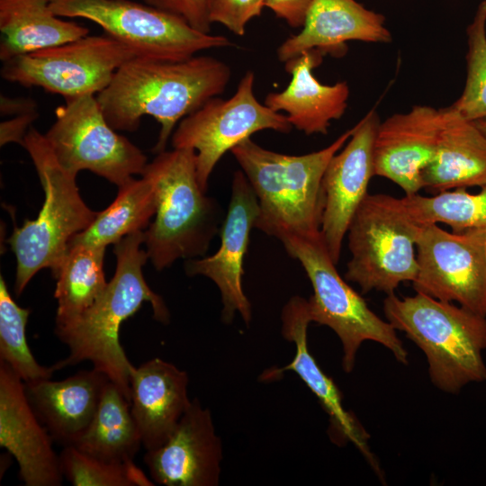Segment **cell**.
<instances>
[{
    "label": "cell",
    "instance_id": "cell-1",
    "mask_svg": "<svg viewBox=\"0 0 486 486\" xmlns=\"http://www.w3.org/2000/svg\"><path fill=\"white\" fill-rule=\"evenodd\" d=\"M230 76L225 62L209 56L179 61L135 57L117 70L96 99L115 130H137L145 115L156 119L160 131L153 150L160 153L177 124L220 95Z\"/></svg>",
    "mask_w": 486,
    "mask_h": 486
},
{
    "label": "cell",
    "instance_id": "cell-2",
    "mask_svg": "<svg viewBox=\"0 0 486 486\" xmlns=\"http://www.w3.org/2000/svg\"><path fill=\"white\" fill-rule=\"evenodd\" d=\"M145 230L132 232L114 244L116 269L95 302L76 320L55 327L69 355L52 365L55 370L89 361L116 383L130 403V373L134 367L121 343L122 323L143 302H150L156 320L167 324L170 314L161 296L148 285L142 267L148 259L141 248Z\"/></svg>",
    "mask_w": 486,
    "mask_h": 486
},
{
    "label": "cell",
    "instance_id": "cell-3",
    "mask_svg": "<svg viewBox=\"0 0 486 486\" xmlns=\"http://www.w3.org/2000/svg\"><path fill=\"white\" fill-rule=\"evenodd\" d=\"M353 131L354 127L328 147L299 156L266 149L251 138L233 148L230 152L258 200L255 228L277 239L287 234L320 236L323 175Z\"/></svg>",
    "mask_w": 486,
    "mask_h": 486
},
{
    "label": "cell",
    "instance_id": "cell-4",
    "mask_svg": "<svg viewBox=\"0 0 486 486\" xmlns=\"http://www.w3.org/2000/svg\"><path fill=\"white\" fill-rule=\"evenodd\" d=\"M387 321L425 354L432 383L456 393L470 382L486 381V316L421 292L383 301Z\"/></svg>",
    "mask_w": 486,
    "mask_h": 486
},
{
    "label": "cell",
    "instance_id": "cell-5",
    "mask_svg": "<svg viewBox=\"0 0 486 486\" xmlns=\"http://www.w3.org/2000/svg\"><path fill=\"white\" fill-rule=\"evenodd\" d=\"M157 193L155 220L144 231L148 259L160 271L202 256L219 232L220 208L198 182L192 148L162 151L145 167Z\"/></svg>",
    "mask_w": 486,
    "mask_h": 486
},
{
    "label": "cell",
    "instance_id": "cell-6",
    "mask_svg": "<svg viewBox=\"0 0 486 486\" xmlns=\"http://www.w3.org/2000/svg\"><path fill=\"white\" fill-rule=\"evenodd\" d=\"M22 146L33 162L45 199L38 217L25 220L7 239L16 257L17 296L40 270L50 268L56 275L71 238L87 229L97 215L81 198L76 175L60 165L44 134L31 127Z\"/></svg>",
    "mask_w": 486,
    "mask_h": 486
},
{
    "label": "cell",
    "instance_id": "cell-7",
    "mask_svg": "<svg viewBox=\"0 0 486 486\" xmlns=\"http://www.w3.org/2000/svg\"><path fill=\"white\" fill-rule=\"evenodd\" d=\"M286 252L303 267L313 289L308 300L311 322L330 328L342 344V367L351 373L356 353L367 340L382 345L395 359L408 364V352L396 329L377 316L338 274L320 236L287 234L279 238Z\"/></svg>",
    "mask_w": 486,
    "mask_h": 486
},
{
    "label": "cell",
    "instance_id": "cell-8",
    "mask_svg": "<svg viewBox=\"0 0 486 486\" xmlns=\"http://www.w3.org/2000/svg\"><path fill=\"white\" fill-rule=\"evenodd\" d=\"M420 225L410 216L402 198L368 194L347 230L351 258L345 278L360 286L393 294L403 282L418 273L415 254Z\"/></svg>",
    "mask_w": 486,
    "mask_h": 486
},
{
    "label": "cell",
    "instance_id": "cell-9",
    "mask_svg": "<svg viewBox=\"0 0 486 486\" xmlns=\"http://www.w3.org/2000/svg\"><path fill=\"white\" fill-rule=\"evenodd\" d=\"M55 14L94 22L136 57L179 61L215 48L230 47L225 36L195 30L184 19L130 0H48Z\"/></svg>",
    "mask_w": 486,
    "mask_h": 486
},
{
    "label": "cell",
    "instance_id": "cell-10",
    "mask_svg": "<svg viewBox=\"0 0 486 486\" xmlns=\"http://www.w3.org/2000/svg\"><path fill=\"white\" fill-rule=\"evenodd\" d=\"M56 120L44 134L60 165L77 175L89 170L118 187L142 175L148 165L144 153L105 119L96 95L65 99Z\"/></svg>",
    "mask_w": 486,
    "mask_h": 486
},
{
    "label": "cell",
    "instance_id": "cell-11",
    "mask_svg": "<svg viewBox=\"0 0 486 486\" xmlns=\"http://www.w3.org/2000/svg\"><path fill=\"white\" fill-rule=\"evenodd\" d=\"M255 75L248 70L235 94L224 100L215 96L184 117L176 127L173 148H192L196 153V173L207 192L215 166L227 151L260 130L289 133L293 128L286 115L261 104L254 94Z\"/></svg>",
    "mask_w": 486,
    "mask_h": 486
},
{
    "label": "cell",
    "instance_id": "cell-12",
    "mask_svg": "<svg viewBox=\"0 0 486 486\" xmlns=\"http://www.w3.org/2000/svg\"><path fill=\"white\" fill-rule=\"evenodd\" d=\"M136 55L112 37L85 36L4 62L2 77L23 86H38L65 99L96 95L117 70Z\"/></svg>",
    "mask_w": 486,
    "mask_h": 486
},
{
    "label": "cell",
    "instance_id": "cell-13",
    "mask_svg": "<svg viewBox=\"0 0 486 486\" xmlns=\"http://www.w3.org/2000/svg\"><path fill=\"white\" fill-rule=\"evenodd\" d=\"M416 249V292L486 316V230L448 232L435 223L420 225Z\"/></svg>",
    "mask_w": 486,
    "mask_h": 486
},
{
    "label": "cell",
    "instance_id": "cell-14",
    "mask_svg": "<svg viewBox=\"0 0 486 486\" xmlns=\"http://www.w3.org/2000/svg\"><path fill=\"white\" fill-rule=\"evenodd\" d=\"M259 214L257 197L242 170L234 173L228 213L220 230V246L211 256L191 258L185 264L187 274L203 275L218 287L222 302L221 320L232 322L238 313L246 325L252 319V308L243 290L244 258L250 231Z\"/></svg>",
    "mask_w": 486,
    "mask_h": 486
},
{
    "label": "cell",
    "instance_id": "cell-15",
    "mask_svg": "<svg viewBox=\"0 0 486 486\" xmlns=\"http://www.w3.org/2000/svg\"><path fill=\"white\" fill-rule=\"evenodd\" d=\"M380 123L371 111L355 127L328 162L322 178L323 213L320 233L332 261L338 265L342 243L374 176L373 147Z\"/></svg>",
    "mask_w": 486,
    "mask_h": 486
},
{
    "label": "cell",
    "instance_id": "cell-16",
    "mask_svg": "<svg viewBox=\"0 0 486 486\" xmlns=\"http://www.w3.org/2000/svg\"><path fill=\"white\" fill-rule=\"evenodd\" d=\"M221 460V440L211 411L197 398L167 440L144 455L153 482L166 486H216Z\"/></svg>",
    "mask_w": 486,
    "mask_h": 486
},
{
    "label": "cell",
    "instance_id": "cell-17",
    "mask_svg": "<svg viewBox=\"0 0 486 486\" xmlns=\"http://www.w3.org/2000/svg\"><path fill=\"white\" fill-rule=\"evenodd\" d=\"M53 442L30 404L23 381L0 361V446L15 458L18 476L26 486L62 484Z\"/></svg>",
    "mask_w": 486,
    "mask_h": 486
},
{
    "label": "cell",
    "instance_id": "cell-18",
    "mask_svg": "<svg viewBox=\"0 0 486 486\" xmlns=\"http://www.w3.org/2000/svg\"><path fill=\"white\" fill-rule=\"evenodd\" d=\"M441 109L415 105L380 122L373 147L374 176L385 177L405 193L422 189L423 170L435 158L442 129Z\"/></svg>",
    "mask_w": 486,
    "mask_h": 486
},
{
    "label": "cell",
    "instance_id": "cell-19",
    "mask_svg": "<svg viewBox=\"0 0 486 486\" xmlns=\"http://www.w3.org/2000/svg\"><path fill=\"white\" fill-rule=\"evenodd\" d=\"M310 323L308 300L297 295L292 297L282 311V334L286 340L294 343V357L280 369L267 370L262 375L263 380H272L285 371L294 372L328 413L333 438L354 444L377 475L382 477L378 462L369 448V435L353 413L344 409L340 391L309 350L307 331Z\"/></svg>",
    "mask_w": 486,
    "mask_h": 486
},
{
    "label": "cell",
    "instance_id": "cell-20",
    "mask_svg": "<svg viewBox=\"0 0 486 486\" xmlns=\"http://www.w3.org/2000/svg\"><path fill=\"white\" fill-rule=\"evenodd\" d=\"M349 40L390 42L385 17L356 0H311L301 32L286 39L276 54L284 63L311 50L339 56Z\"/></svg>",
    "mask_w": 486,
    "mask_h": 486
},
{
    "label": "cell",
    "instance_id": "cell-21",
    "mask_svg": "<svg viewBox=\"0 0 486 486\" xmlns=\"http://www.w3.org/2000/svg\"><path fill=\"white\" fill-rule=\"evenodd\" d=\"M130 411L146 451L162 446L172 434L192 400L188 375L158 357L130 373Z\"/></svg>",
    "mask_w": 486,
    "mask_h": 486
},
{
    "label": "cell",
    "instance_id": "cell-22",
    "mask_svg": "<svg viewBox=\"0 0 486 486\" xmlns=\"http://www.w3.org/2000/svg\"><path fill=\"white\" fill-rule=\"evenodd\" d=\"M110 378L93 367L60 381L24 382L27 398L54 442L72 446L86 430Z\"/></svg>",
    "mask_w": 486,
    "mask_h": 486
},
{
    "label": "cell",
    "instance_id": "cell-23",
    "mask_svg": "<svg viewBox=\"0 0 486 486\" xmlns=\"http://www.w3.org/2000/svg\"><path fill=\"white\" fill-rule=\"evenodd\" d=\"M324 55L311 50L285 62L292 76L287 87L269 93L264 102L274 112H284L292 126L306 135L327 134L331 122L340 119L347 107L346 82L324 85L312 73Z\"/></svg>",
    "mask_w": 486,
    "mask_h": 486
},
{
    "label": "cell",
    "instance_id": "cell-24",
    "mask_svg": "<svg viewBox=\"0 0 486 486\" xmlns=\"http://www.w3.org/2000/svg\"><path fill=\"white\" fill-rule=\"evenodd\" d=\"M436 152L421 175L422 188L435 193L486 184V137L452 105L442 108Z\"/></svg>",
    "mask_w": 486,
    "mask_h": 486
},
{
    "label": "cell",
    "instance_id": "cell-25",
    "mask_svg": "<svg viewBox=\"0 0 486 486\" xmlns=\"http://www.w3.org/2000/svg\"><path fill=\"white\" fill-rule=\"evenodd\" d=\"M61 18L48 0H0L1 61L88 35L86 27Z\"/></svg>",
    "mask_w": 486,
    "mask_h": 486
},
{
    "label": "cell",
    "instance_id": "cell-26",
    "mask_svg": "<svg viewBox=\"0 0 486 486\" xmlns=\"http://www.w3.org/2000/svg\"><path fill=\"white\" fill-rule=\"evenodd\" d=\"M72 446L105 462L133 461L141 437L130 403L116 383H107L92 422Z\"/></svg>",
    "mask_w": 486,
    "mask_h": 486
},
{
    "label": "cell",
    "instance_id": "cell-27",
    "mask_svg": "<svg viewBox=\"0 0 486 486\" xmlns=\"http://www.w3.org/2000/svg\"><path fill=\"white\" fill-rule=\"evenodd\" d=\"M141 176L132 177L119 186L114 201L97 212L87 229L72 237L68 248L76 245L106 248L132 232L145 230L156 213L158 199L151 179L145 175Z\"/></svg>",
    "mask_w": 486,
    "mask_h": 486
},
{
    "label": "cell",
    "instance_id": "cell-28",
    "mask_svg": "<svg viewBox=\"0 0 486 486\" xmlns=\"http://www.w3.org/2000/svg\"><path fill=\"white\" fill-rule=\"evenodd\" d=\"M105 247L76 245L68 248L54 276L58 301L56 327L76 320L101 296L107 286L104 272Z\"/></svg>",
    "mask_w": 486,
    "mask_h": 486
},
{
    "label": "cell",
    "instance_id": "cell-29",
    "mask_svg": "<svg viewBox=\"0 0 486 486\" xmlns=\"http://www.w3.org/2000/svg\"><path fill=\"white\" fill-rule=\"evenodd\" d=\"M403 200L410 216L419 225L445 223L454 232L486 230V184L477 194L458 188L429 197L418 194L405 195Z\"/></svg>",
    "mask_w": 486,
    "mask_h": 486
},
{
    "label": "cell",
    "instance_id": "cell-30",
    "mask_svg": "<svg viewBox=\"0 0 486 486\" xmlns=\"http://www.w3.org/2000/svg\"><path fill=\"white\" fill-rule=\"evenodd\" d=\"M30 309L20 307L0 277V361L6 363L23 381L32 382L51 379L53 366L40 364L29 348L26 325Z\"/></svg>",
    "mask_w": 486,
    "mask_h": 486
},
{
    "label": "cell",
    "instance_id": "cell-31",
    "mask_svg": "<svg viewBox=\"0 0 486 486\" xmlns=\"http://www.w3.org/2000/svg\"><path fill=\"white\" fill-rule=\"evenodd\" d=\"M60 470L74 486H151L155 483L134 464L105 462L74 446H63Z\"/></svg>",
    "mask_w": 486,
    "mask_h": 486
},
{
    "label": "cell",
    "instance_id": "cell-32",
    "mask_svg": "<svg viewBox=\"0 0 486 486\" xmlns=\"http://www.w3.org/2000/svg\"><path fill=\"white\" fill-rule=\"evenodd\" d=\"M466 79L460 97L451 104L467 120L486 118V0L477 6L466 29Z\"/></svg>",
    "mask_w": 486,
    "mask_h": 486
},
{
    "label": "cell",
    "instance_id": "cell-33",
    "mask_svg": "<svg viewBox=\"0 0 486 486\" xmlns=\"http://www.w3.org/2000/svg\"><path fill=\"white\" fill-rule=\"evenodd\" d=\"M266 0H209L211 23H220L238 36H243L247 24L258 17Z\"/></svg>",
    "mask_w": 486,
    "mask_h": 486
},
{
    "label": "cell",
    "instance_id": "cell-34",
    "mask_svg": "<svg viewBox=\"0 0 486 486\" xmlns=\"http://www.w3.org/2000/svg\"><path fill=\"white\" fill-rule=\"evenodd\" d=\"M147 4L184 19L197 31L211 33L209 0H144Z\"/></svg>",
    "mask_w": 486,
    "mask_h": 486
},
{
    "label": "cell",
    "instance_id": "cell-35",
    "mask_svg": "<svg viewBox=\"0 0 486 486\" xmlns=\"http://www.w3.org/2000/svg\"><path fill=\"white\" fill-rule=\"evenodd\" d=\"M311 0H266V7L292 28H302Z\"/></svg>",
    "mask_w": 486,
    "mask_h": 486
},
{
    "label": "cell",
    "instance_id": "cell-36",
    "mask_svg": "<svg viewBox=\"0 0 486 486\" xmlns=\"http://www.w3.org/2000/svg\"><path fill=\"white\" fill-rule=\"evenodd\" d=\"M37 112L16 115L13 119L6 120L0 124L1 146L15 142L22 145L25 135L30 130L31 124L38 118Z\"/></svg>",
    "mask_w": 486,
    "mask_h": 486
},
{
    "label": "cell",
    "instance_id": "cell-37",
    "mask_svg": "<svg viewBox=\"0 0 486 486\" xmlns=\"http://www.w3.org/2000/svg\"><path fill=\"white\" fill-rule=\"evenodd\" d=\"M36 102L29 97H9L1 95L0 112L1 115H21L37 112Z\"/></svg>",
    "mask_w": 486,
    "mask_h": 486
},
{
    "label": "cell",
    "instance_id": "cell-38",
    "mask_svg": "<svg viewBox=\"0 0 486 486\" xmlns=\"http://www.w3.org/2000/svg\"><path fill=\"white\" fill-rule=\"evenodd\" d=\"M483 135L486 137V118L474 122Z\"/></svg>",
    "mask_w": 486,
    "mask_h": 486
}]
</instances>
